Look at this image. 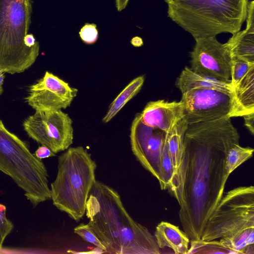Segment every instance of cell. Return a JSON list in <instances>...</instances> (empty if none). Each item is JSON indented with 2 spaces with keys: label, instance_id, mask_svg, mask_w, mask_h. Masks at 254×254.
Wrapping results in <instances>:
<instances>
[{
  "label": "cell",
  "instance_id": "obj_8",
  "mask_svg": "<svg viewBox=\"0 0 254 254\" xmlns=\"http://www.w3.org/2000/svg\"><path fill=\"white\" fill-rule=\"evenodd\" d=\"M181 101L188 124L243 116L233 92L214 88L195 89L183 94Z\"/></svg>",
  "mask_w": 254,
  "mask_h": 254
},
{
  "label": "cell",
  "instance_id": "obj_26",
  "mask_svg": "<svg viewBox=\"0 0 254 254\" xmlns=\"http://www.w3.org/2000/svg\"><path fill=\"white\" fill-rule=\"evenodd\" d=\"M81 40L86 44L95 43L98 38L97 26L94 23H85L79 32Z\"/></svg>",
  "mask_w": 254,
  "mask_h": 254
},
{
  "label": "cell",
  "instance_id": "obj_17",
  "mask_svg": "<svg viewBox=\"0 0 254 254\" xmlns=\"http://www.w3.org/2000/svg\"><path fill=\"white\" fill-rule=\"evenodd\" d=\"M233 92L243 116L254 113V65L233 88Z\"/></svg>",
  "mask_w": 254,
  "mask_h": 254
},
{
  "label": "cell",
  "instance_id": "obj_20",
  "mask_svg": "<svg viewBox=\"0 0 254 254\" xmlns=\"http://www.w3.org/2000/svg\"><path fill=\"white\" fill-rule=\"evenodd\" d=\"M175 175L172 161L169 153L166 139L160 161V174L158 182L162 190L169 191L172 187Z\"/></svg>",
  "mask_w": 254,
  "mask_h": 254
},
{
  "label": "cell",
  "instance_id": "obj_27",
  "mask_svg": "<svg viewBox=\"0 0 254 254\" xmlns=\"http://www.w3.org/2000/svg\"><path fill=\"white\" fill-rule=\"evenodd\" d=\"M34 154L40 160L55 156V153L49 148L43 145L38 147Z\"/></svg>",
  "mask_w": 254,
  "mask_h": 254
},
{
  "label": "cell",
  "instance_id": "obj_4",
  "mask_svg": "<svg viewBox=\"0 0 254 254\" xmlns=\"http://www.w3.org/2000/svg\"><path fill=\"white\" fill-rule=\"evenodd\" d=\"M249 0H176L167 3L168 16L195 38L239 31Z\"/></svg>",
  "mask_w": 254,
  "mask_h": 254
},
{
  "label": "cell",
  "instance_id": "obj_23",
  "mask_svg": "<svg viewBox=\"0 0 254 254\" xmlns=\"http://www.w3.org/2000/svg\"><path fill=\"white\" fill-rule=\"evenodd\" d=\"M254 65V64L249 63L238 58H232L230 79L233 88L240 82L250 69Z\"/></svg>",
  "mask_w": 254,
  "mask_h": 254
},
{
  "label": "cell",
  "instance_id": "obj_3",
  "mask_svg": "<svg viewBox=\"0 0 254 254\" xmlns=\"http://www.w3.org/2000/svg\"><path fill=\"white\" fill-rule=\"evenodd\" d=\"M201 239L218 240L233 254H254V187H239L223 194Z\"/></svg>",
  "mask_w": 254,
  "mask_h": 254
},
{
  "label": "cell",
  "instance_id": "obj_21",
  "mask_svg": "<svg viewBox=\"0 0 254 254\" xmlns=\"http://www.w3.org/2000/svg\"><path fill=\"white\" fill-rule=\"evenodd\" d=\"M254 149L250 147H242L239 143L233 145L228 151L225 163L226 170L229 175L237 168L250 159Z\"/></svg>",
  "mask_w": 254,
  "mask_h": 254
},
{
  "label": "cell",
  "instance_id": "obj_28",
  "mask_svg": "<svg viewBox=\"0 0 254 254\" xmlns=\"http://www.w3.org/2000/svg\"><path fill=\"white\" fill-rule=\"evenodd\" d=\"M245 126L249 129L251 133H254V113H252L243 116Z\"/></svg>",
  "mask_w": 254,
  "mask_h": 254
},
{
  "label": "cell",
  "instance_id": "obj_14",
  "mask_svg": "<svg viewBox=\"0 0 254 254\" xmlns=\"http://www.w3.org/2000/svg\"><path fill=\"white\" fill-rule=\"evenodd\" d=\"M246 28L233 34L226 42L232 58L254 64V1L249 2Z\"/></svg>",
  "mask_w": 254,
  "mask_h": 254
},
{
  "label": "cell",
  "instance_id": "obj_16",
  "mask_svg": "<svg viewBox=\"0 0 254 254\" xmlns=\"http://www.w3.org/2000/svg\"><path fill=\"white\" fill-rule=\"evenodd\" d=\"M175 84L182 94L190 90L200 88H214L233 92L231 80L224 81L198 73L188 66L182 70Z\"/></svg>",
  "mask_w": 254,
  "mask_h": 254
},
{
  "label": "cell",
  "instance_id": "obj_10",
  "mask_svg": "<svg viewBox=\"0 0 254 254\" xmlns=\"http://www.w3.org/2000/svg\"><path fill=\"white\" fill-rule=\"evenodd\" d=\"M194 39L190 53L191 69L220 80H230L232 56L226 43H221L216 37Z\"/></svg>",
  "mask_w": 254,
  "mask_h": 254
},
{
  "label": "cell",
  "instance_id": "obj_11",
  "mask_svg": "<svg viewBox=\"0 0 254 254\" xmlns=\"http://www.w3.org/2000/svg\"><path fill=\"white\" fill-rule=\"evenodd\" d=\"M131 151L141 165L158 181L159 180L160 161L166 142V133L145 125L140 113L133 120L130 129Z\"/></svg>",
  "mask_w": 254,
  "mask_h": 254
},
{
  "label": "cell",
  "instance_id": "obj_25",
  "mask_svg": "<svg viewBox=\"0 0 254 254\" xmlns=\"http://www.w3.org/2000/svg\"><path fill=\"white\" fill-rule=\"evenodd\" d=\"M12 223L6 217V207L0 203V249L6 236L11 232Z\"/></svg>",
  "mask_w": 254,
  "mask_h": 254
},
{
  "label": "cell",
  "instance_id": "obj_1",
  "mask_svg": "<svg viewBox=\"0 0 254 254\" xmlns=\"http://www.w3.org/2000/svg\"><path fill=\"white\" fill-rule=\"evenodd\" d=\"M239 140L230 118L188 125L183 156L169 192L180 205L181 224L190 240L201 238L224 194L230 175L226 156Z\"/></svg>",
  "mask_w": 254,
  "mask_h": 254
},
{
  "label": "cell",
  "instance_id": "obj_22",
  "mask_svg": "<svg viewBox=\"0 0 254 254\" xmlns=\"http://www.w3.org/2000/svg\"><path fill=\"white\" fill-rule=\"evenodd\" d=\"M188 254H233L225 248L218 240L206 241L202 239H191Z\"/></svg>",
  "mask_w": 254,
  "mask_h": 254
},
{
  "label": "cell",
  "instance_id": "obj_29",
  "mask_svg": "<svg viewBox=\"0 0 254 254\" xmlns=\"http://www.w3.org/2000/svg\"><path fill=\"white\" fill-rule=\"evenodd\" d=\"M129 0H116V7L118 11L125 9L127 4Z\"/></svg>",
  "mask_w": 254,
  "mask_h": 254
},
{
  "label": "cell",
  "instance_id": "obj_12",
  "mask_svg": "<svg viewBox=\"0 0 254 254\" xmlns=\"http://www.w3.org/2000/svg\"><path fill=\"white\" fill-rule=\"evenodd\" d=\"M78 89L46 71L44 75L28 88L25 102L35 111L62 110L69 107Z\"/></svg>",
  "mask_w": 254,
  "mask_h": 254
},
{
  "label": "cell",
  "instance_id": "obj_6",
  "mask_svg": "<svg viewBox=\"0 0 254 254\" xmlns=\"http://www.w3.org/2000/svg\"><path fill=\"white\" fill-rule=\"evenodd\" d=\"M32 11L30 0H0V69L19 73L36 61L40 48L25 43Z\"/></svg>",
  "mask_w": 254,
  "mask_h": 254
},
{
  "label": "cell",
  "instance_id": "obj_2",
  "mask_svg": "<svg viewBox=\"0 0 254 254\" xmlns=\"http://www.w3.org/2000/svg\"><path fill=\"white\" fill-rule=\"evenodd\" d=\"M88 225L106 249L115 254H160L155 237L134 221L120 195L111 187L96 181L85 208Z\"/></svg>",
  "mask_w": 254,
  "mask_h": 254
},
{
  "label": "cell",
  "instance_id": "obj_24",
  "mask_svg": "<svg viewBox=\"0 0 254 254\" xmlns=\"http://www.w3.org/2000/svg\"><path fill=\"white\" fill-rule=\"evenodd\" d=\"M74 232L84 241L103 249L106 253V249L101 243L88 224L81 223L74 228Z\"/></svg>",
  "mask_w": 254,
  "mask_h": 254
},
{
  "label": "cell",
  "instance_id": "obj_15",
  "mask_svg": "<svg viewBox=\"0 0 254 254\" xmlns=\"http://www.w3.org/2000/svg\"><path fill=\"white\" fill-rule=\"evenodd\" d=\"M154 236L161 250L168 248L176 254H188L190 239L178 226L162 221L156 226Z\"/></svg>",
  "mask_w": 254,
  "mask_h": 254
},
{
  "label": "cell",
  "instance_id": "obj_19",
  "mask_svg": "<svg viewBox=\"0 0 254 254\" xmlns=\"http://www.w3.org/2000/svg\"><path fill=\"white\" fill-rule=\"evenodd\" d=\"M143 75L131 80L110 105L106 114L102 119L103 123L109 122L140 90L144 82Z\"/></svg>",
  "mask_w": 254,
  "mask_h": 254
},
{
  "label": "cell",
  "instance_id": "obj_7",
  "mask_svg": "<svg viewBox=\"0 0 254 254\" xmlns=\"http://www.w3.org/2000/svg\"><path fill=\"white\" fill-rule=\"evenodd\" d=\"M0 171L9 176L26 194L38 189L48 175L41 160L31 152L25 142L9 131L1 120Z\"/></svg>",
  "mask_w": 254,
  "mask_h": 254
},
{
  "label": "cell",
  "instance_id": "obj_30",
  "mask_svg": "<svg viewBox=\"0 0 254 254\" xmlns=\"http://www.w3.org/2000/svg\"><path fill=\"white\" fill-rule=\"evenodd\" d=\"M131 43L135 47H140L143 45V41L141 38L135 37L132 39Z\"/></svg>",
  "mask_w": 254,
  "mask_h": 254
},
{
  "label": "cell",
  "instance_id": "obj_31",
  "mask_svg": "<svg viewBox=\"0 0 254 254\" xmlns=\"http://www.w3.org/2000/svg\"><path fill=\"white\" fill-rule=\"evenodd\" d=\"M5 72L0 69V96L1 95L3 92L2 85L4 79Z\"/></svg>",
  "mask_w": 254,
  "mask_h": 254
},
{
  "label": "cell",
  "instance_id": "obj_13",
  "mask_svg": "<svg viewBox=\"0 0 254 254\" xmlns=\"http://www.w3.org/2000/svg\"><path fill=\"white\" fill-rule=\"evenodd\" d=\"M146 125L169 132L185 117L183 102H168L164 100L148 102L140 113Z\"/></svg>",
  "mask_w": 254,
  "mask_h": 254
},
{
  "label": "cell",
  "instance_id": "obj_32",
  "mask_svg": "<svg viewBox=\"0 0 254 254\" xmlns=\"http://www.w3.org/2000/svg\"><path fill=\"white\" fill-rule=\"evenodd\" d=\"M175 0H164V1L167 3H168L170 2H172L173 1H174Z\"/></svg>",
  "mask_w": 254,
  "mask_h": 254
},
{
  "label": "cell",
  "instance_id": "obj_9",
  "mask_svg": "<svg viewBox=\"0 0 254 254\" xmlns=\"http://www.w3.org/2000/svg\"><path fill=\"white\" fill-rule=\"evenodd\" d=\"M23 127L30 138L55 154L73 143L72 120L62 110L35 111L24 121Z\"/></svg>",
  "mask_w": 254,
  "mask_h": 254
},
{
  "label": "cell",
  "instance_id": "obj_18",
  "mask_svg": "<svg viewBox=\"0 0 254 254\" xmlns=\"http://www.w3.org/2000/svg\"><path fill=\"white\" fill-rule=\"evenodd\" d=\"M188 125V124L184 117L169 132L166 133L167 146L175 172L174 180L177 175L183 156L184 135Z\"/></svg>",
  "mask_w": 254,
  "mask_h": 254
},
{
  "label": "cell",
  "instance_id": "obj_5",
  "mask_svg": "<svg viewBox=\"0 0 254 254\" xmlns=\"http://www.w3.org/2000/svg\"><path fill=\"white\" fill-rule=\"evenodd\" d=\"M96 162L82 146L69 147L58 159V172L51 184L53 204L79 221L85 214L87 200L96 181Z\"/></svg>",
  "mask_w": 254,
  "mask_h": 254
}]
</instances>
